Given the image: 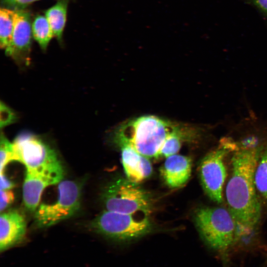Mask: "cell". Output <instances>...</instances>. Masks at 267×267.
<instances>
[{"mask_svg":"<svg viewBox=\"0 0 267 267\" xmlns=\"http://www.w3.org/2000/svg\"><path fill=\"white\" fill-rule=\"evenodd\" d=\"M237 141L231 155L230 174L225 187L227 209L235 222L238 241L251 237L261 219L262 202L255 183V172L265 143L251 134Z\"/></svg>","mask_w":267,"mask_h":267,"instance_id":"cell-1","label":"cell"},{"mask_svg":"<svg viewBox=\"0 0 267 267\" xmlns=\"http://www.w3.org/2000/svg\"><path fill=\"white\" fill-rule=\"evenodd\" d=\"M153 115H144L124 122L113 131V142L128 146L149 158H157L167 137L181 126Z\"/></svg>","mask_w":267,"mask_h":267,"instance_id":"cell-2","label":"cell"},{"mask_svg":"<svg viewBox=\"0 0 267 267\" xmlns=\"http://www.w3.org/2000/svg\"><path fill=\"white\" fill-rule=\"evenodd\" d=\"M196 229L205 244L226 259L237 243L235 221L227 209L203 206L194 214Z\"/></svg>","mask_w":267,"mask_h":267,"instance_id":"cell-3","label":"cell"},{"mask_svg":"<svg viewBox=\"0 0 267 267\" xmlns=\"http://www.w3.org/2000/svg\"><path fill=\"white\" fill-rule=\"evenodd\" d=\"M12 144L16 161L23 164L27 171L62 181L63 166L54 150L42 139L24 133L18 135Z\"/></svg>","mask_w":267,"mask_h":267,"instance_id":"cell-4","label":"cell"},{"mask_svg":"<svg viewBox=\"0 0 267 267\" xmlns=\"http://www.w3.org/2000/svg\"><path fill=\"white\" fill-rule=\"evenodd\" d=\"M237 146V141L232 138L223 137L199 163L198 175L203 190L211 200L217 204L223 201V187L227 176L225 159Z\"/></svg>","mask_w":267,"mask_h":267,"instance_id":"cell-5","label":"cell"},{"mask_svg":"<svg viewBox=\"0 0 267 267\" xmlns=\"http://www.w3.org/2000/svg\"><path fill=\"white\" fill-rule=\"evenodd\" d=\"M148 216L106 210L91 221L90 226L95 232L111 239L128 242L152 231L153 226Z\"/></svg>","mask_w":267,"mask_h":267,"instance_id":"cell-6","label":"cell"},{"mask_svg":"<svg viewBox=\"0 0 267 267\" xmlns=\"http://www.w3.org/2000/svg\"><path fill=\"white\" fill-rule=\"evenodd\" d=\"M106 210L128 214L148 215L152 202L149 194L129 180L119 179L111 182L102 196Z\"/></svg>","mask_w":267,"mask_h":267,"instance_id":"cell-7","label":"cell"},{"mask_svg":"<svg viewBox=\"0 0 267 267\" xmlns=\"http://www.w3.org/2000/svg\"><path fill=\"white\" fill-rule=\"evenodd\" d=\"M82 184L71 180L61 181L58 185V196L51 203H42L35 213L39 228L51 226L74 215L81 205Z\"/></svg>","mask_w":267,"mask_h":267,"instance_id":"cell-8","label":"cell"},{"mask_svg":"<svg viewBox=\"0 0 267 267\" xmlns=\"http://www.w3.org/2000/svg\"><path fill=\"white\" fill-rule=\"evenodd\" d=\"M32 36V25L28 13L22 10H14L12 44L6 54L26 64Z\"/></svg>","mask_w":267,"mask_h":267,"instance_id":"cell-9","label":"cell"},{"mask_svg":"<svg viewBox=\"0 0 267 267\" xmlns=\"http://www.w3.org/2000/svg\"><path fill=\"white\" fill-rule=\"evenodd\" d=\"M0 250L1 251L19 243L26 232L23 215L17 210L1 213L0 216Z\"/></svg>","mask_w":267,"mask_h":267,"instance_id":"cell-10","label":"cell"},{"mask_svg":"<svg viewBox=\"0 0 267 267\" xmlns=\"http://www.w3.org/2000/svg\"><path fill=\"white\" fill-rule=\"evenodd\" d=\"M160 173L166 184L172 188L184 185L191 176L192 162L190 157L174 154L166 158Z\"/></svg>","mask_w":267,"mask_h":267,"instance_id":"cell-11","label":"cell"},{"mask_svg":"<svg viewBox=\"0 0 267 267\" xmlns=\"http://www.w3.org/2000/svg\"><path fill=\"white\" fill-rule=\"evenodd\" d=\"M121 159L127 179L138 184L152 174V167L148 158L133 148L121 147Z\"/></svg>","mask_w":267,"mask_h":267,"instance_id":"cell-12","label":"cell"},{"mask_svg":"<svg viewBox=\"0 0 267 267\" xmlns=\"http://www.w3.org/2000/svg\"><path fill=\"white\" fill-rule=\"evenodd\" d=\"M59 182L52 177L26 170L23 185V201L26 208L30 212L35 211L44 190Z\"/></svg>","mask_w":267,"mask_h":267,"instance_id":"cell-13","label":"cell"},{"mask_svg":"<svg viewBox=\"0 0 267 267\" xmlns=\"http://www.w3.org/2000/svg\"><path fill=\"white\" fill-rule=\"evenodd\" d=\"M255 183L262 202L267 204V143L262 149L255 172Z\"/></svg>","mask_w":267,"mask_h":267,"instance_id":"cell-14","label":"cell"},{"mask_svg":"<svg viewBox=\"0 0 267 267\" xmlns=\"http://www.w3.org/2000/svg\"><path fill=\"white\" fill-rule=\"evenodd\" d=\"M67 4L65 1H60L45 12L46 17L54 36L61 40L65 25Z\"/></svg>","mask_w":267,"mask_h":267,"instance_id":"cell-15","label":"cell"},{"mask_svg":"<svg viewBox=\"0 0 267 267\" xmlns=\"http://www.w3.org/2000/svg\"><path fill=\"white\" fill-rule=\"evenodd\" d=\"M14 10L1 8L0 10V45L6 53L12 41Z\"/></svg>","mask_w":267,"mask_h":267,"instance_id":"cell-16","label":"cell"},{"mask_svg":"<svg viewBox=\"0 0 267 267\" xmlns=\"http://www.w3.org/2000/svg\"><path fill=\"white\" fill-rule=\"evenodd\" d=\"M32 35L43 49H45L51 39L54 36L46 17L37 16L32 24Z\"/></svg>","mask_w":267,"mask_h":267,"instance_id":"cell-17","label":"cell"},{"mask_svg":"<svg viewBox=\"0 0 267 267\" xmlns=\"http://www.w3.org/2000/svg\"><path fill=\"white\" fill-rule=\"evenodd\" d=\"M16 161V157L13 144L10 142L2 134L0 135V171L4 173L7 165L12 162Z\"/></svg>","mask_w":267,"mask_h":267,"instance_id":"cell-18","label":"cell"},{"mask_svg":"<svg viewBox=\"0 0 267 267\" xmlns=\"http://www.w3.org/2000/svg\"><path fill=\"white\" fill-rule=\"evenodd\" d=\"M16 116L5 104L0 103V127H4L15 121Z\"/></svg>","mask_w":267,"mask_h":267,"instance_id":"cell-19","label":"cell"},{"mask_svg":"<svg viewBox=\"0 0 267 267\" xmlns=\"http://www.w3.org/2000/svg\"><path fill=\"white\" fill-rule=\"evenodd\" d=\"M0 210L2 212L13 202L14 195L11 189L0 190Z\"/></svg>","mask_w":267,"mask_h":267,"instance_id":"cell-20","label":"cell"},{"mask_svg":"<svg viewBox=\"0 0 267 267\" xmlns=\"http://www.w3.org/2000/svg\"><path fill=\"white\" fill-rule=\"evenodd\" d=\"M14 186V183L5 175L4 173H0V190L11 189Z\"/></svg>","mask_w":267,"mask_h":267,"instance_id":"cell-21","label":"cell"},{"mask_svg":"<svg viewBox=\"0 0 267 267\" xmlns=\"http://www.w3.org/2000/svg\"><path fill=\"white\" fill-rule=\"evenodd\" d=\"M262 12L267 16V0H250Z\"/></svg>","mask_w":267,"mask_h":267,"instance_id":"cell-22","label":"cell"},{"mask_svg":"<svg viewBox=\"0 0 267 267\" xmlns=\"http://www.w3.org/2000/svg\"><path fill=\"white\" fill-rule=\"evenodd\" d=\"M8 2L17 5L23 6L30 4L33 2H34L37 0H6Z\"/></svg>","mask_w":267,"mask_h":267,"instance_id":"cell-23","label":"cell"}]
</instances>
